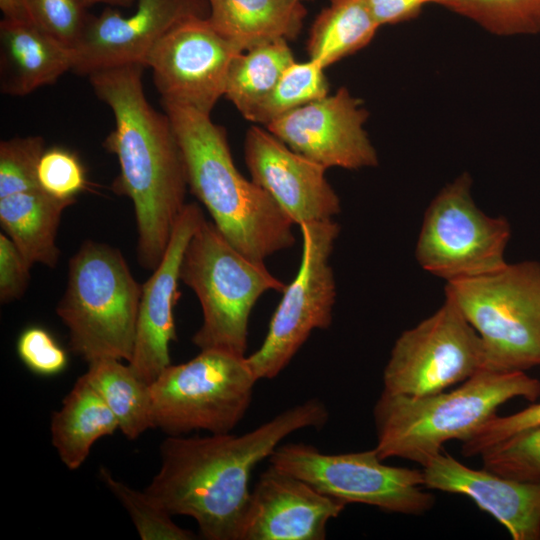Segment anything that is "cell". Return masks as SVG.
<instances>
[{
    "instance_id": "1",
    "label": "cell",
    "mask_w": 540,
    "mask_h": 540,
    "mask_svg": "<svg viewBox=\"0 0 540 540\" xmlns=\"http://www.w3.org/2000/svg\"><path fill=\"white\" fill-rule=\"evenodd\" d=\"M328 416L323 402L310 399L241 435L168 436L159 470L144 490L173 516L193 518L203 538L240 540L254 468L287 436L321 428Z\"/></svg>"
},
{
    "instance_id": "2",
    "label": "cell",
    "mask_w": 540,
    "mask_h": 540,
    "mask_svg": "<svg viewBox=\"0 0 540 540\" xmlns=\"http://www.w3.org/2000/svg\"><path fill=\"white\" fill-rule=\"evenodd\" d=\"M140 64L112 67L88 77L96 96L110 107L114 129L104 147L117 157L120 172L112 190L133 203L137 260L153 271L168 246L186 203L184 162L167 114L147 100Z\"/></svg>"
},
{
    "instance_id": "3",
    "label": "cell",
    "mask_w": 540,
    "mask_h": 540,
    "mask_svg": "<svg viewBox=\"0 0 540 540\" xmlns=\"http://www.w3.org/2000/svg\"><path fill=\"white\" fill-rule=\"evenodd\" d=\"M179 144L187 185L212 222L257 263L296 243L293 222L273 198L234 164L225 130L210 114L162 102Z\"/></svg>"
},
{
    "instance_id": "4",
    "label": "cell",
    "mask_w": 540,
    "mask_h": 540,
    "mask_svg": "<svg viewBox=\"0 0 540 540\" xmlns=\"http://www.w3.org/2000/svg\"><path fill=\"white\" fill-rule=\"evenodd\" d=\"M540 396V381L526 372L482 369L453 390L423 397L382 391L373 418L382 460L401 458L424 466L446 442L464 441L514 398L531 402Z\"/></svg>"
},
{
    "instance_id": "5",
    "label": "cell",
    "mask_w": 540,
    "mask_h": 540,
    "mask_svg": "<svg viewBox=\"0 0 540 540\" xmlns=\"http://www.w3.org/2000/svg\"><path fill=\"white\" fill-rule=\"evenodd\" d=\"M142 285L119 249L85 241L68 264L67 285L56 313L70 348L87 363L131 359Z\"/></svg>"
},
{
    "instance_id": "6",
    "label": "cell",
    "mask_w": 540,
    "mask_h": 540,
    "mask_svg": "<svg viewBox=\"0 0 540 540\" xmlns=\"http://www.w3.org/2000/svg\"><path fill=\"white\" fill-rule=\"evenodd\" d=\"M180 281L202 308V324L192 337L200 350L245 355L252 309L267 291L286 287L264 263L235 249L212 221L202 220L190 238L180 266Z\"/></svg>"
},
{
    "instance_id": "7",
    "label": "cell",
    "mask_w": 540,
    "mask_h": 540,
    "mask_svg": "<svg viewBox=\"0 0 540 540\" xmlns=\"http://www.w3.org/2000/svg\"><path fill=\"white\" fill-rule=\"evenodd\" d=\"M445 299L479 334L483 369L526 372L540 366V262L507 263L485 276L447 282Z\"/></svg>"
},
{
    "instance_id": "8",
    "label": "cell",
    "mask_w": 540,
    "mask_h": 540,
    "mask_svg": "<svg viewBox=\"0 0 540 540\" xmlns=\"http://www.w3.org/2000/svg\"><path fill=\"white\" fill-rule=\"evenodd\" d=\"M257 381L246 355L200 350L151 384L153 428L168 436L230 433L245 416Z\"/></svg>"
},
{
    "instance_id": "9",
    "label": "cell",
    "mask_w": 540,
    "mask_h": 540,
    "mask_svg": "<svg viewBox=\"0 0 540 540\" xmlns=\"http://www.w3.org/2000/svg\"><path fill=\"white\" fill-rule=\"evenodd\" d=\"M471 187L466 172L446 184L426 209L418 235L417 262L446 283L485 276L507 264L510 224L478 208Z\"/></svg>"
},
{
    "instance_id": "10",
    "label": "cell",
    "mask_w": 540,
    "mask_h": 540,
    "mask_svg": "<svg viewBox=\"0 0 540 540\" xmlns=\"http://www.w3.org/2000/svg\"><path fill=\"white\" fill-rule=\"evenodd\" d=\"M383 461L375 448L326 454L305 443L279 445L269 457L271 465L344 504H365L405 515H421L434 506L422 469L390 466Z\"/></svg>"
},
{
    "instance_id": "11",
    "label": "cell",
    "mask_w": 540,
    "mask_h": 540,
    "mask_svg": "<svg viewBox=\"0 0 540 540\" xmlns=\"http://www.w3.org/2000/svg\"><path fill=\"white\" fill-rule=\"evenodd\" d=\"M302 256L299 269L282 292L260 348L246 361L257 380L276 377L315 329L332 323L336 283L329 259L340 226L333 219L299 225Z\"/></svg>"
},
{
    "instance_id": "12",
    "label": "cell",
    "mask_w": 540,
    "mask_h": 540,
    "mask_svg": "<svg viewBox=\"0 0 540 540\" xmlns=\"http://www.w3.org/2000/svg\"><path fill=\"white\" fill-rule=\"evenodd\" d=\"M484 368L482 340L450 301L396 339L383 391L423 397L448 390Z\"/></svg>"
},
{
    "instance_id": "13",
    "label": "cell",
    "mask_w": 540,
    "mask_h": 540,
    "mask_svg": "<svg viewBox=\"0 0 540 540\" xmlns=\"http://www.w3.org/2000/svg\"><path fill=\"white\" fill-rule=\"evenodd\" d=\"M240 52L208 17H193L163 35L144 65L152 70L161 102L211 114L224 95L230 64Z\"/></svg>"
},
{
    "instance_id": "14",
    "label": "cell",
    "mask_w": 540,
    "mask_h": 540,
    "mask_svg": "<svg viewBox=\"0 0 540 540\" xmlns=\"http://www.w3.org/2000/svg\"><path fill=\"white\" fill-rule=\"evenodd\" d=\"M368 111L344 87L272 121L265 128L293 151L323 165L358 170L378 165L364 124Z\"/></svg>"
},
{
    "instance_id": "15",
    "label": "cell",
    "mask_w": 540,
    "mask_h": 540,
    "mask_svg": "<svg viewBox=\"0 0 540 540\" xmlns=\"http://www.w3.org/2000/svg\"><path fill=\"white\" fill-rule=\"evenodd\" d=\"M207 0H136L131 15L107 6L91 15L73 49L72 72L91 73L117 66L140 64L154 44L177 24L193 17H208Z\"/></svg>"
},
{
    "instance_id": "16",
    "label": "cell",
    "mask_w": 540,
    "mask_h": 540,
    "mask_svg": "<svg viewBox=\"0 0 540 540\" xmlns=\"http://www.w3.org/2000/svg\"><path fill=\"white\" fill-rule=\"evenodd\" d=\"M244 159L251 180L262 187L293 224L332 220L339 196L326 178L327 168L293 151L266 128L251 126Z\"/></svg>"
},
{
    "instance_id": "17",
    "label": "cell",
    "mask_w": 540,
    "mask_h": 540,
    "mask_svg": "<svg viewBox=\"0 0 540 540\" xmlns=\"http://www.w3.org/2000/svg\"><path fill=\"white\" fill-rule=\"evenodd\" d=\"M204 218L198 204L185 205L160 263L142 284L134 349L127 363L150 385L171 365L169 350L176 340L174 306L180 297V266L185 248Z\"/></svg>"
},
{
    "instance_id": "18",
    "label": "cell",
    "mask_w": 540,
    "mask_h": 540,
    "mask_svg": "<svg viewBox=\"0 0 540 540\" xmlns=\"http://www.w3.org/2000/svg\"><path fill=\"white\" fill-rule=\"evenodd\" d=\"M345 506L270 464L251 491L240 540H324Z\"/></svg>"
},
{
    "instance_id": "19",
    "label": "cell",
    "mask_w": 540,
    "mask_h": 540,
    "mask_svg": "<svg viewBox=\"0 0 540 540\" xmlns=\"http://www.w3.org/2000/svg\"><path fill=\"white\" fill-rule=\"evenodd\" d=\"M422 472L427 489L468 497L513 540H540V484L470 468L444 450L422 466Z\"/></svg>"
},
{
    "instance_id": "20",
    "label": "cell",
    "mask_w": 540,
    "mask_h": 540,
    "mask_svg": "<svg viewBox=\"0 0 540 540\" xmlns=\"http://www.w3.org/2000/svg\"><path fill=\"white\" fill-rule=\"evenodd\" d=\"M73 50L33 23L0 21V90L28 95L72 71Z\"/></svg>"
},
{
    "instance_id": "21",
    "label": "cell",
    "mask_w": 540,
    "mask_h": 540,
    "mask_svg": "<svg viewBox=\"0 0 540 540\" xmlns=\"http://www.w3.org/2000/svg\"><path fill=\"white\" fill-rule=\"evenodd\" d=\"M214 28L241 51L295 39L307 11L301 0H207Z\"/></svg>"
},
{
    "instance_id": "22",
    "label": "cell",
    "mask_w": 540,
    "mask_h": 540,
    "mask_svg": "<svg viewBox=\"0 0 540 540\" xmlns=\"http://www.w3.org/2000/svg\"><path fill=\"white\" fill-rule=\"evenodd\" d=\"M75 202L42 189L15 193L0 198V224L31 266L54 268L60 256L56 236L62 213Z\"/></svg>"
},
{
    "instance_id": "23",
    "label": "cell",
    "mask_w": 540,
    "mask_h": 540,
    "mask_svg": "<svg viewBox=\"0 0 540 540\" xmlns=\"http://www.w3.org/2000/svg\"><path fill=\"white\" fill-rule=\"evenodd\" d=\"M119 424L111 409L86 378L80 376L51 416V442L63 464L77 470L94 443L112 435Z\"/></svg>"
},
{
    "instance_id": "24",
    "label": "cell",
    "mask_w": 540,
    "mask_h": 540,
    "mask_svg": "<svg viewBox=\"0 0 540 540\" xmlns=\"http://www.w3.org/2000/svg\"><path fill=\"white\" fill-rule=\"evenodd\" d=\"M379 28L364 0H330L311 26L309 59L326 69L366 47Z\"/></svg>"
},
{
    "instance_id": "25",
    "label": "cell",
    "mask_w": 540,
    "mask_h": 540,
    "mask_svg": "<svg viewBox=\"0 0 540 540\" xmlns=\"http://www.w3.org/2000/svg\"><path fill=\"white\" fill-rule=\"evenodd\" d=\"M116 417L119 430L135 440L153 428L151 385L122 360L101 358L88 363L83 374Z\"/></svg>"
},
{
    "instance_id": "26",
    "label": "cell",
    "mask_w": 540,
    "mask_h": 540,
    "mask_svg": "<svg viewBox=\"0 0 540 540\" xmlns=\"http://www.w3.org/2000/svg\"><path fill=\"white\" fill-rule=\"evenodd\" d=\"M284 39L240 52L232 60L224 96L245 119L272 91L283 72L295 59Z\"/></svg>"
},
{
    "instance_id": "27",
    "label": "cell",
    "mask_w": 540,
    "mask_h": 540,
    "mask_svg": "<svg viewBox=\"0 0 540 540\" xmlns=\"http://www.w3.org/2000/svg\"><path fill=\"white\" fill-rule=\"evenodd\" d=\"M324 70L311 59L294 61L247 120L266 126L292 110L327 96L329 85Z\"/></svg>"
},
{
    "instance_id": "28",
    "label": "cell",
    "mask_w": 540,
    "mask_h": 540,
    "mask_svg": "<svg viewBox=\"0 0 540 540\" xmlns=\"http://www.w3.org/2000/svg\"><path fill=\"white\" fill-rule=\"evenodd\" d=\"M440 5L497 36L540 32V0H443Z\"/></svg>"
},
{
    "instance_id": "29",
    "label": "cell",
    "mask_w": 540,
    "mask_h": 540,
    "mask_svg": "<svg viewBox=\"0 0 540 540\" xmlns=\"http://www.w3.org/2000/svg\"><path fill=\"white\" fill-rule=\"evenodd\" d=\"M99 478L129 514L142 540H192L195 534L178 526L172 514L147 491H138L115 479L101 467Z\"/></svg>"
},
{
    "instance_id": "30",
    "label": "cell",
    "mask_w": 540,
    "mask_h": 540,
    "mask_svg": "<svg viewBox=\"0 0 540 540\" xmlns=\"http://www.w3.org/2000/svg\"><path fill=\"white\" fill-rule=\"evenodd\" d=\"M482 468L521 482L540 484V424L522 430L480 455Z\"/></svg>"
},
{
    "instance_id": "31",
    "label": "cell",
    "mask_w": 540,
    "mask_h": 540,
    "mask_svg": "<svg viewBox=\"0 0 540 540\" xmlns=\"http://www.w3.org/2000/svg\"><path fill=\"white\" fill-rule=\"evenodd\" d=\"M40 136L16 137L0 143V198L41 189L38 162L45 150Z\"/></svg>"
},
{
    "instance_id": "32",
    "label": "cell",
    "mask_w": 540,
    "mask_h": 540,
    "mask_svg": "<svg viewBox=\"0 0 540 540\" xmlns=\"http://www.w3.org/2000/svg\"><path fill=\"white\" fill-rule=\"evenodd\" d=\"M33 23L72 50L91 17L84 0H25Z\"/></svg>"
},
{
    "instance_id": "33",
    "label": "cell",
    "mask_w": 540,
    "mask_h": 540,
    "mask_svg": "<svg viewBox=\"0 0 540 540\" xmlns=\"http://www.w3.org/2000/svg\"><path fill=\"white\" fill-rule=\"evenodd\" d=\"M40 188L58 199H76L87 186L85 169L79 158L63 147L45 149L37 167Z\"/></svg>"
},
{
    "instance_id": "34",
    "label": "cell",
    "mask_w": 540,
    "mask_h": 540,
    "mask_svg": "<svg viewBox=\"0 0 540 540\" xmlns=\"http://www.w3.org/2000/svg\"><path fill=\"white\" fill-rule=\"evenodd\" d=\"M21 361L33 373L52 376L67 366V354L54 337L44 328L33 326L25 329L17 341Z\"/></svg>"
},
{
    "instance_id": "35",
    "label": "cell",
    "mask_w": 540,
    "mask_h": 540,
    "mask_svg": "<svg viewBox=\"0 0 540 540\" xmlns=\"http://www.w3.org/2000/svg\"><path fill=\"white\" fill-rule=\"evenodd\" d=\"M540 424V403L507 416L495 415L472 436L462 441L465 457L480 456L484 451L510 436Z\"/></svg>"
},
{
    "instance_id": "36",
    "label": "cell",
    "mask_w": 540,
    "mask_h": 540,
    "mask_svg": "<svg viewBox=\"0 0 540 540\" xmlns=\"http://www.w3.org/2000/svg\"><path fill=\"white\" fill-rule=\"evenodd\" d=\"M31 265L8 235L0 233V301L21 298L30 280Z\"/></svg>"
},
{
    "instance_id": "37",
    "label": "cell",
    "mask_w": 540,
    "mask_h": 540,
    "mask_svg": "<svg viewBox=\"0 0 540 540\" xmlns=\"http://www.w3.org/2000/svg\"><path fill=\"white\" fill-rule=\"evenodd\" d=\"M379 26L393 25L417 18L429 4L443 0H364Z\"/></svg>"
},
{
    "instance_id": "38",
    "label": "cell",
    "mask_w": 540,
    "mask_h": 540,
    "mask_svg": "<svg viewBox=\"0 0 540 540\" xmlns=\"http://www.w3.org/2000/svg\"><path fill=\"white\" fill-rule=\"evenodd\" d=\"M0 10L4 20L33 23L25 0H0Z\"/></svg>"
},
{
    "instance_id": "39",
    "label": "cell",
    "mask_w": 540,
    "mask_h": 540,
    "mask_svg": "<svg viewBox=\"0 0 540 540\" xmlns=\"http://www.w3.org/2000/svg\"><path fill=\"white\" fill-rule=\"evenodd\" d=\"M85 3L90 7L95 4H105L110 7H130L136 0H84Z\"/></svg>"
},
{
    "instance_id": "40",
    "label": "cell",
    "mask_w": 540,
    "mask_h": 540,
    "mask_svg": "<svg viewBox=\"0 0 540 540\" xmlns=\"http://www.w3.org/2000/svg\"><path fill=\"white\" fill-rule=\"evenodd\" d=\"M301 1H303V0H301Z\"/></svg>"
}]
</instances>
